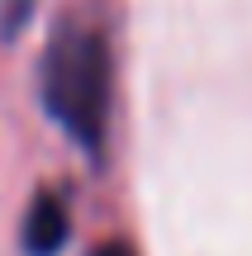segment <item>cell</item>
I'll use <instances>...</instances> for the list:
<instances>
[{"label": "cell", "instance_id": "1", "mask_svg": "<svg viewBox=\"0 0 252 256\" xmlns=\"http://www.w3.org/2000/svg\"><path fill=\"white\" fill-rule=\"evenodd\" d=\"M43 110L100 162L110 128V48L95 28L62 24L43 57Z\"/></svg>", "mask_w": 252, "mask_h": 256}, {"label": "cell", "instance_id": "2", "mask_svg": "<svg viewBox=\"0 0 252 256\" xmlns=\"http://www.w3.org/2000/svg\"><path fill=\"white\" fill-rule=\"evenodd\" d=\"M67 232H72V218H67L62 194H53V190L34 194V204L24 214V228H19L24 256H57L67 247Z\"/></svg>", "mask_w": 252, "mask_h": 256}, {"label": "cell", "instance_id": "3", "mask_svg": "<svg viewBox=\"0 0 252 256\" xmlns=\"http://www.w3.org/2000/svg\"><path fill=\"white\" fill-rule=\"evenodd\" d=\"M29 10H34V0H0V34H5V38H15L19 28H24Z\"/></svg>", "mask_w": 252, "mask_h": 256}, {"label": "cell", "instance_id": "4", "mask_svg": "<svg viewBox=\"0 0 252 256\" xmlns=\"http://www.w3.org/2000/svg\"><path fill=\"white\" fill-rule=\"evenodd\" d=\"M91 256H133V247L129 242H105V247H95Z\"/></svg>", "mask_w": 252, "mask_h": 256}]
</instances>
